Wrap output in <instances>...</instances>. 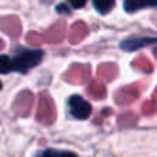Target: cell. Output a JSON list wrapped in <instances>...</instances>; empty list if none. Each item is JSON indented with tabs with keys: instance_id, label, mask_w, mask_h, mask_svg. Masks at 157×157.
<instances>
[{
	"instance_id": "cell-1",
	"label": "cell",
	"mask_w": 157,
	"mask_h": 157,
	"mask_svg": "<svg viewBox=\"0 0 157 157\" xmlns=\"http://www.w3.org/2000/svg\"><path fill=\"white\" fill-rule=\"evenodd\" d=\"M42 59H43L42 50H24L22 53L13 57V68L14 71L24 74L28 70L38 65L42 61Z\"/></svg>"
},
{
	"instance_id": "cell-2",
	"label": "cell",
	"mask_w": 157,
	"mask_h": 157,
	"mask_svg": "<svg viewBox=\"0 0 157 157\" xmlns=\"http://www.w3.org/2000/svg\"><path fill=\"white\" fill-rule=\"evenodd\" d=\"M68 109H70V113L78 120L89 118V116L92 113L90 104H89L85 99H82L78 95L71 96V98L68 99Z\"/></svg>"
},
{
	"instance_id": "cell-3",
	"label": "cell",
	"mask_w": 157,
	"mask_h": 157,
	"mask_svg": "<svg viewBox=\"0 0 157 157\" xmlns=\"http://www.w3.org/2000/svg\"><path fill=\"white\" fill-rule=\"evenodd\" d=\"M143 7H157V0H125L124 9L127 13H135Z\"/></svg>"
},
{
	"instance_id": "cell-4",
	"label": "cell",
	"mask_w": 157,
	"mask_h": 157,
	"mask_svg": "<svg viewBox=\"0 0 157 157\" xmlns=\"http://www.w3.org/2000/svg\"><path fill=\"white\" fill-rule=\"evenodd\" d=\"M95 9L100 14H107L114 7V0H92Z\"/></svg>"
},
{
	"instance_id": "cell-5",
	"label": "cell",
	"mask_w": 157,
	"mask_h": 157,
	"mask_svg": "<svg viewBox=\"0 0 157 157\" xmlns=\"http://www.w3.org/2000/svg\"><path fill=\"white\" fill-rule=\"evenodd\" d=\"M14 68H13V59L6 54L0 56V74H9V72H13Z\"/></svg>"
},
{
	"instance_id": "cell-6",
	"label": "cell",
	"mask_w": 157,
	"mask_h": 157,
	"mask_svg": "<svg viewBox=\"0 0 157 157\" xmlns=\"http://www.w3.org/2000/svg\"><path fill=\"white\" fill-rule=\"evenodd\" d=\"M36 157H60V156H59V151L52 150V149H46V150L36 154Z\"/></svg>"
},
{
	"instance_id": "cell-7",
	"label": "cell",
	"mask_w": 157,
	"mask_h": 157,
	"mask_svg": "<svg viewBox=\"0 0 157 157\" xmlns=\"http://www.w3.org/2000/svg\"><path fill=\"white\" fill-rule=\"evenodd\" d=\"M86 2H88V0H68V3L71 4L74 9H81V7H83L86 4Z\"/></svg>"
},
{
	"instance_id": "cell-8",
	"label": "cell",
	"mask_w": 157,
	"mask_h": 157,
	"mask_svg": "<svg viewBox=\"0 0 157 157\" xmlns=\"http://www.w3.org/2000/svg\"><path fill=\"white\" fill-rule=\"evenodd\" d=\"M59 156L60 157H78L75 153L72 151H59Z\"/></svg>"
},
{
	"instance_id": "cell-9",
	"label": "cell",
	"mask_w": 157,
	"mask_h": 157,
	"mask_svg": "<svg viewBox=\"0 0 157 157\" xmlns=\"http://www.w3.org/2000/svg\"><path fill=\"white\" fill-rule=\"evenodd\" d=\"M2 86H3V85H2V82H0V90H2Z\"/></svg>"
}]
</instances>
